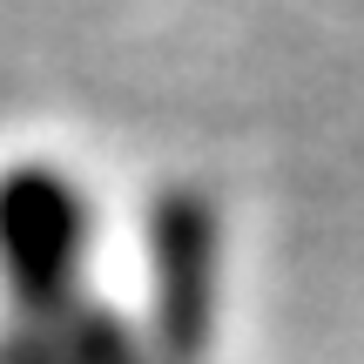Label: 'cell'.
I'll return each mask as SVG.
<instances>
[{
	"instance_id": "6da1fadb",
	"label": "cell",
	"mask_w": 364,
	"mask_h": 364,
	"mask_svg": "<svg viewBox=\"0 0 364 364\" xmlns=\"http://www.w3.org/2000/svg\"><path fill=\"white\" fill-rule=\"evenodd\" d=\"M88 263V203L61 169L21 162L0 176V284L27 324L81 304Z\"/></svg>"
},
{
	"instance_id": "7a4b0ae2",
	"label": "cell",
	"mask_w": 364,
	"mask_h": 364,
	"mask_svg": "<svg viewBox=\"0 0 364 364\" xmlns=\"http://www.w3.org/2000/svg\"><path fill=\"white\" fill-rule=\"evenodd\" d=\"M149 311L156 358L196 364L216 331V209L203 189H162L149 216Z\"/></svg>"
},
{
	"instance_id": "3957f363",
	"label": "cell",
	"mask_w": 364,
	"mask_h": 364,
	"mask_svg": "<svg viewBox=\"0 0 364 364\" xmlns=\"http://www.w3.org/2000/svg\"><path fill=\"white\" fill-rule=\"evenodd\" d=\"M0 364H149V358L108 311L75 304V311H61V317L21 324L0 344Z\"/></svg>"
}]
</instances>
